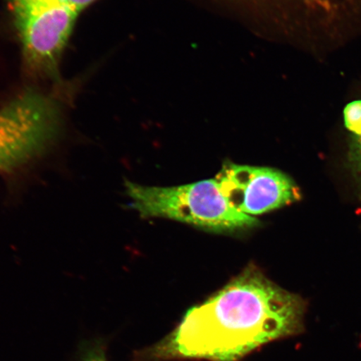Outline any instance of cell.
<instances>
[{"label":"cell","mask_w":361,"mask_h":361,"mask_svg":"<svg viewBox=\"0 0 361 361\" xmlns=\"http://www.w3.org/2000/svg\"><path fill=\"white\" fill-rule=\"evenodd\" d=\"M305 311L299 295L250 267L204 303L189 310L152 355L236 361L271 341L300 334Z\"/></svg>","instance_id":"6da1fadb"},{"label":"cell","mask_w":361,"mask_h":361,"mask_svg":"<svg viewBox=\"0 0 361 361\" xmlns=\"http://www.w3.org/2000/svg\"><path fill=\"white\" fill-rule=\"evenodd\" d=\"M61 107L52 94L26 92L0 109V175L16 187L55 145Z\"/></svg>","instance_id":"7a4b0ae2"},{"label":"cell","mask_w":361,"mask_h":361,"mask_svg":"<svg viewBox=\"0 0 361 361\" xmlns=\"http://www.w3.org/2000/svg\"><path fill=\"white\" fill-rule=\"evenodd\" d=\"M130 206L142 218H166L218 232L255 227L259 221L234 209L218 180H205L183 186H143L126 180Z\"/></svg>","instance_id":"3957f363"},{"label":"cell","mask_w":361,"mask_h":361,"mask_svg":"<svg viewBox=\"0 0 361 361\" xmlns=\"http://www.w3.org/2000/svg\"><path fill=\"white\" fill-rule=\"evenodd\" d=\"M11 3L27 65L55 76L79 13L35 0Z\"/></svg>","instance_id":"277c9868"},{"label":"cell","mask_w":361,"mask_h":361,"mask_svg":"<svg viewBox=\"0 0 361 361\" xmlns=\"http://www.w3.org/2000/svg\"><path fill=\"white\" fill-rule=\"evenodd\" d=\"M216 180L229 204L247 216L263 214L301 198L295 180L277 169L227 162Z\"/></svg>","instance_id":"5b68a950"},{"label":"cell","mask_w":361,"mask_h":361,"mask_svg":"<svg viewBox=\"0 0 361 361\" xmlns=\"http://www.w3.org/2000/svg\"><path fill=\"white\" fill-rule=\"evenodd\" d=\"M345 128L355 137H361V100L348 104L344 110Z\"/></svg>","instance_id":"8992f818"},{"label":"cell","mask_w":361,"mask_h":361,"mask_svg":"<svg viewBox=\"0 0 361 361\" xmlns=\"http://www.w3.org/2000/svg\"><path fill=\"white\" fill-rule=\"evenodd\" d=\"M35 1L52 4V6L67 8V10L80 13L97 0H35Z\"/></svg>","instance_id":"52a82bcc"},{"label":"cell","mask_w":361,"mask_h":361,"mask_svg":"<svg viewBox=\"0 0 361 361\" xmlns=\"http://www.w3.org/2000/svg\"><path fill=\"white\" fill-rule=\"evenodd\" d=\"M350 156L352 166L361 180V137L352 139Z\"/></svg>","instance_id":"ba28073f"},{"label":"cell","mask_w":361,"mask_h":361,"mask_svg":"<svg viewBox=\"0 0 361 361\" xmlns=\"http://www.w3.org/2000/svg\"><path fill=\"white\" fill-rule=\"evenodd\" d=\"M82 361H108L106 358L105 354L103 353L102 350L100 349L94 350L87 355H85V357L82 360Z\"/></svg>","instance_id":"9c48e42d"}]
</instances>
